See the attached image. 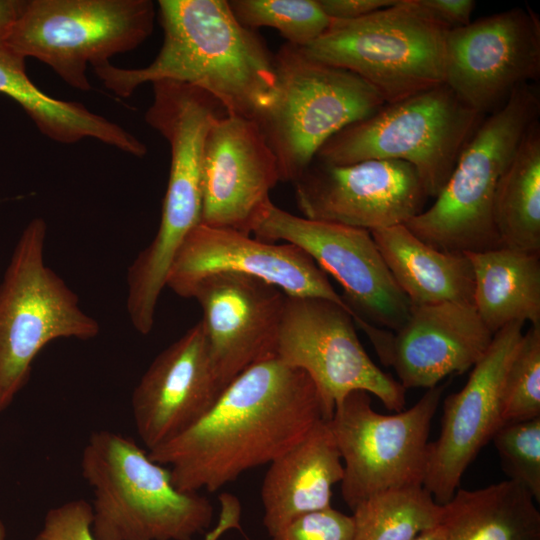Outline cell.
<instances>
[{"label": "cell", "instance_id": "26", "mask_svg": "<svg viewBox=\"0 0 540 540\" xmlns=\"http://www.w3.org/2000/svg\"><path fill=\"white\" fill-rule=\"evenodd\" d=\"M493 220L502 247L540 254V123L531 124L501 175Z\"/></svg>", "mask_w": 540, "mask_h": 540}, {"label": "cell", "instance_id": "27", "mask_svg": "<svg viewBox=\"0 0 540 540\" xmlns=\"http://www.w3.org/2000/svg\"><path fill=\"white\" fill-rule=\"evenodd\" d=\"M353 540H414L439 524V505L423 485L389 489L353 510Z\"/></svg>", "mask_w": 540, "mask_h": 540}, {"label": "cell", "instance_id": "13", "mask_svg": "<svg viewBox=\"0 0 540 540\" xmlns=\"http://www.w3.org/2000/svg\"><path fill=\"white\" fill-rule=\"evenodd\" d=\"M540 76V19L515 7L447 31L444 84L483 116Z\"/></svg>", "mask_w": 540, "mask_h": 540}, {"label": "cell", "instance_id": "11", "mask_svg": "<svg viewBox=\"0 0 540 540\" xmlns=\"http://www.w3.org/2000/svg\"><path fill=\"white\" fill-rule=\"evenodd\" d=\"M351 308L317 297H285L275 357L303 370L319 393L325 420L352 391L376 396L402 411L406 389L380 369L362 346Z\"/></svg>", "mask_w": 540, "mask_h": 540}, {"label": "cell", "instance_id": "21", "mask_svg": "<svg viewBox=\"0 0 540 540\" xmlns=\"http://www.w3.org/2000/svg\"><path fill=\"white\" fill-rule=\"evenodd\" d=\"M343 463L328 420L274 459L261 486L263 524L270 537L306 514L331 507Z\"/></svg>", "mask_w": 540, "mask_h": 540}, {"label": "cell", "instance_id": "5", "mask_svg": "<svg viewBox=\"0 0 540 540\" xmlns=\"http://www.w3.org/2000/svg\"><path fill=\"white\" fill-rule=\"evenodd\" d=\"M275 87L256 118L276 156L280 182L294 183L337 132L386 103L358 75L285 43L274 54Z\"/></svg>", "mask_w": 540, "mask_h": 540}, {"label": "cell", "instance_id": "34", "mask_svg": "<svg viewBox=\"0 0 540 540\" xmlns=\"http://www.w3.org/2000/svg\"><path fill=\"white\" fill-rule=\"evenodd\" d=\"M397 0H318L323 12L331 20L357 19L390 7Z\"/></svg>", "mask_w": 540, "mask_h": 540}, {"label": "cell", "instance_id": "12", "mask_svg": "<svg viewBox=\"0 0 540 540\" xmlns=\"http://www.w3.org/2000/svg\"><path fill=\"white\" fill-rule=\"evenodd\" d=\"M251 233L264 241H285L303 250L339 283L344 301L367 322L396 330L408 317L411 304L390 273L371 232L297 216L271 201Z\"/></svg>", "mask_w": 540, "mask_h": 540}, {"label": "cell", "instance_id": "29", "mask_svg": "<svg viewBox=\"0 0 540 540\" xmlns=\"http://www.w3.org/2000/svg\"><path fill=\"white\" fill-rule=\"evenodd\" d=\"M540 417V327L523 334L509 365L503 393V424Z\"/></svg>", "mask_w": 540, "mask_h": 540}, {"label": "cell", "instance_id": "8", "mask_svg": "<svg viewBox=\"0 0 540 540\" xmlns=\"http://www.w3.org/2000/svg\"><path fill=\"white\" fill-rule=\"evenodd\" d=\"M448 30L417 0H397L357 19L331 20L320 37L300 49L358 75L390 104L444 83Z\"/></svg>", "mask_w": 540, "mask_h": 540}, {"label": "cell", "instance_id": "35", "mask_svg": "<svg viewBox=\"0 0 540 540\" xmlns=\"http://www.w3.org/2000/svg\"><path fill=\"white\" fill-rule=\"evenodd\" d=\"M24 0H0V45L6 44L25 6Z\"/></svg>", "mask_w": 540, "mask_h": 540}, {"label": "cell", "instance_id": "37", "mask_svg": "<svg viewBox=\"0 0 540 540\" xmlns=\"http://www.w3.org/2000/svg\"><path fill=\"white\" fill-rule=\"evenodd\" d=\"M6 528L4 523L0 520V540H6Z\"/></svg>", "mask_w": 540, "mask_h": 540}, {"label": "cell", "instance_id": "15", "mask_svg": "<svg viewBox=\"0 0 540 540\" xmlns=\"http://www.w3.org/2000/svg\"><path fill=\"white\" fill-rule=\"evenodd\" d=\"M293 185L303 217L369 232L405 224L429 198L416 170L398 160L313 161Z\"/></svg>", "mask_w": 540, "mask_h": 540}, {"label": "cell", "instance_id": "33", "mask_svg": "<svg viewBox=\"0 0 540 540\" xmlns=\"http://www.w3.org/2000/svg\"><path fill=\"white\" fill-rule=\"evenodd\" d=\"M418 4L436 21L453 29L468 25L475 9L473 0H417Z\"/></svg>", "mask_w": 540, "mask_h": 540}, {"label": "cell", "instance_id": "9", "mask_svg": "<svg viewBox=\"0 0 540 540\" xmlns=\"http://www.w3.org/2000/svg\"><path fill=\"white\" fill-rule=\"evenodd\" d=\"M150 0H28L6 44L88 92L95 68L140 46L152 33Z\"/></svg>", "mask_w": 540, "mask_h": 540}, {"label": "cell", "instance_id": "28", "mask_svg": "<svg viewBox=\"0 0 540 540\" xmlns=\"http://www.w3.org/2000/svg\"><path fill=\"white\" fill-rule=\"evenodd\" d=\"M228 4L246 28H273L286 43L299 48L315 41L331 23L318 0H231Z\"/></svg>", "mask_w": 540, "mask_h": 540}, {"label": "cell", "instance_id": "3", "mask_svg": "<svg viewBox=\"0 0 540 540\" xmlns=\"http://www.w3.org/2000/svg\"><path fill=\"white\" fill-rule=\"evenodd\" d=\"M81 472L94 494L96 540H194L212 522L207 497L177 489L169 469L119 433L90 435Z\"/></svg>", "mask_w": 540, "mask_h": 540}, {"label": "cell", "instance_id": "4", "mask_svg": "<svg viewBox=\"0 0 540 540\" xmlns=\"http://www.w3.org/2000/svg\"><path fill=\"white\" fill-rule=\"evenodd\" d=\"M539 115L536 85L515 90L501 108L484 117L434 203L405 226L426 244L445 252L465 254L502 247L493 220L496 188Z\"/></svg>", "mask_w": 540, "mask_h": 540}, {"label": "cell", "instance_id": "36", "mask_svg": "<svg viewBox=\"0 0 540 540\" xmlns=\"http://www.w3.org/2000/svg\"><path fill=\"white\" fill-rule=\"evenodd\" d=\"M414 540H446L440 524L422 531Z\"/></svg>", "mask_w": 540, "mask_h": 540}, {"label": "cell", "instance_id": "23", "mask_svg": "<svg viewBox=\"0 0 540 540\" xmlns=\"http://www.w3.org/2000/svg\"><path fill=\"white\" fill-rule=\"evenodd\" d=\"M371 235L411 306L473 304V270L465 254L431 247L405 224L376 230Z\"/></svg>", "mask_w": 540, "mask_h": 540}, {"label": "cell", "instance_id": "22", "mask_svg": "<svg viewBox=\"0 0 540 540\" xmlns=\"http://www.w3.org/2000/svg\"><path fill=\"white\" fill-rule=\"evenodd\" d=\"M25 60L7 44L0 45V93L17 102L43 135L61 144L92 138L134 157L146 155L147 146L122 126L80 102L59 100L39 89L26 73Z\"/></svg>", "mask_w": 540, "mask_h": 540}, {"label": "cell", "instance_id": "18", "mask_svg": "<svg viewBox=\"0 0 540 540\" xmlns=\"http://www.w3.org/2000/svg\"><path fill=\"white\" fill-rule=\"evenodd\" d=\"M285 297L261 279L231 272L206 275L190 288L186 298L201 306L212 366L224 388L249 367L276 358Z\"/></svg>", "mask_w": 540, "mask_h": 540}, {"label": "cell", "instance_id": "30", "mask_svg": "<svg viewBox=\"0 0 540 540\" xmlns=\"http://www.w3.org/2000/svg\"><path fill=\"white\" fill-rule=\"evenodd\" d=\"M492 441L503 472L540 502V417L503 424Z\"/></svg>", "mask_w": 540, "mask_h": 540}, {"label": "cell", "instance_id": "20", "mask_svg": "<svg viewBox=\"0 0 540 540\" xmlns=\"http://www.w3.org/2000/svg\"><path fill=\"white\" fill-rule=\"evenodd\" d=\"M224 389L198 321L155 357L132 392L135 427L148 452L198 422Z\"/></svg>", "mask_w": 540, "mask_h": 540}, {"label": "cell", "instance_id": "1", "mask_svg": "<svg viewBox=\"0 0 540 540\" xmlns=\"http://www.w3.org/2000/svg\"><path fill=\"white\" fill-rule=\"evenodd\" d=\"M321 420L322 403L311 378L272 358L243 371L198 422L148 455L170 466L177 489L215 492L271 463Z\"/></svg>", "mask_w": 540, "mask_h": 540}, {"label": "cell", "instance_id": "24", "mask_svg": "<svg viewBox=\"0 0 540 540\" xmlns=\"http://www.w3.org/2000/svg\"><path fill=\"white\" fill-rule=\"evenodd\" d=\"M465 255L473 270V305L493 335L513 322L540 327V254L500 247Z\"/></svg>", "mask_w": 540, "mask_h": 540}, {"label": "cell", "instance_id": "31", "mask_svg": "<svg viewBox=\"0 0 540 540\" xmlns=\"http://www.w3.org/2000/svg\"><path fill=\"white\" fill-rule=\"evenodd\" d=\"M220 516L205 540H219L225 532L240 527V508L229 501L220 504ZM91 504L70 500L49 509L34 540H96L92 533Z\"/></svg>", "mask_w": 540, "mask_h": 540}, {"label": "cell", "instance_id": "25", "mask_svg": "<svg viewBox=\"0 0 540 540\" xmlns=\"http://www.w3.org/2000/svg\"><path fill=\"white\" fill-rule=\"evenodd\" d=\"M519 483L505 480L480 489H457L439 524L446 540H540V512Z\"/></svg>", "mask_w": 540, "mask_h": 540}, {"label": "cell", "instance_id": "32", "mask_svg": "<svg viewBox=\"0 0 540 540\" xmlns=\"http://www.w3.org/2000/svg\"><path fill=\"white\" fill-rule=\"evenodd\" d=\"M352 516L332 507L297 518L271 537L272 540H353Z\"/></svg>", "mask_w": 540, "mask_h": 540}, {"label": "cell", "instance_id": "14", "mask_svg": "<svg viewBox=\"0 0 540 540\" xmlns=\"http://www.w3.org/2000/svg\"><path fill=\"white\" fill-rule=\"evenodd\" d=\"M523 324L513 322L497 331L464 387L444 400L441 430L429 442L423 479V487L439 505L453 497L467 467L503 425L505 379Z\"/></svg>", "mask_w": 540, "mask_h": 540}, {"label": "cell", "instance_id": "7", "mask_svg": "<svg viewBox=\"0 0 540 540\" xmlns=\"http://www.w3.org/2000/svg\"><path fill=\"white\" fill-rule=\"evenodd\" d=\"M46 238V221H29L0 282V414L27 384L32 363L47 344L90 340L100 332L77 294L46 265Z\"/></svg>", "mask_w": 540, "mask_h": 540}, {"label": "cell", "instance_id": "6", "mask_svg": "<svg viewBox=\"0 0 540 540\" xmlns=\"http://www.w3.org/2000/svg\"><path fill=\"white\" fill-rule=\"evenodd\" d=\"M484 117L443 83L385 104L343 128L325 142L314 161L327 165L403 161L416 170L428 197L435 198Z\"/></svg>", "mask_w": 540, "mask_h": 540}, {"label": "cell", "instance_id": "10", "mask_svg": "<svg viewBox=\"0 0 540 540\" xmlns=\"http://www.w3.org/2000/svg\"><path fill=\"white\" fill-rule=\"evenodd\" d=\"M444 388L427 389L412 407L392 415L376 412L361 390L336 405L328 423L343 463L342 498L351 510L382 491L423 485L428 436Z\"/></svg>", "mask_w": 540, "mask_h": 540}, {"label": "cell", "instance_id": "2", "mask_svg": "<svg viewBox=\"0 0 540 540\" xmlns=\"http://www.w3.org/2000/svg\"><path fill=\"white\" fill-rule=\"evenodd\" d=\"M158 7L157 56L141 68L96 66L103 85L128 98L145 83H186L210 93L226 114L256 120L275 87L274 54L260 35L236 19L226 0H160Z\"/></svg>", "mask_w": 540, "mask_h": 540}, {"label": "cell", "instance_id": "16", "mask_svg": "<svg viewBox=\"0 0 540 540\" xmlns=\"http://www.w3.org/2000/svg\"><path fill=\"white\" fill-rule=\"evenodd\" d=\"M353 318L380 362L395 371L406 390L430 389L451 374L467 371L493 338L472 303L411 306L396 330L375 326L358 315Z\"/></svg>", "mask_w": 540, "mask_h": 540}, {"label": "cell", "instance_id": "17", "mask_svg": "<svg viewBox=\"0 0 540 540\" xmlns=\"http://www.w3.org/2000/svg\"><path fill=\"white\" fill-rule=\"evenodd\" d=\"M219 272L261 279L287 296L324 298L350 308L327 274L297 246L276 244L241 231L202 223L189 232L177 251L166 287L186 298L198 280Z\"/></svg>", "mask_w": 540, "mask_h": 540}, {"label": "cell", "instance_id": "19", "mask_svg": "<svg viewBox=\"0 0 540 540\" xmlns=\"http://www.w3.org/2000/svg\"><path fill=\"white\" fill-rule=\"evenodd\" d=\"M279 182L276 156L258 123L220 116L204 145L200 223L250 234Z\"/></svg>", "mask_w": 540, "mask_h": 540}]
</instances>
